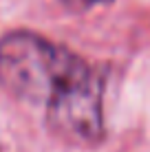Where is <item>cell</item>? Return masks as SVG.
Listing matches in <instances>:
<instances>
[{"label": "cell", "mask_w": 150, "mask_h": 152, "mask_svg": "<svg viewBox=\"0 0 150 152\" xmlns=\"http://www.w3.org/2000/svg\"><path fill=\"white\" fill-rule=\"evenodd\" d=\"M0 86L22 102L44 106L62 137L93 143L104 132L102 77L73 51L31 31L0 38Z\"/></svg>", "instance_id": "6da1fadb"}, {"label": "cell", "mask_w": 150, "mask_h": 152, "mask_svg": "<svg viewBox=\"0 0 150 152\" xmlns=\"http://www.w3.org/2000/svg\"><path fill=\"white\" fill-rule=\"evenodd\" d=\"M66 9L71 11H77V13H84V11H91V9L100 7V4H108L110 0H60Z\"/></svg>", "instance_id": "7a4b0ae2"}]
</instances>
